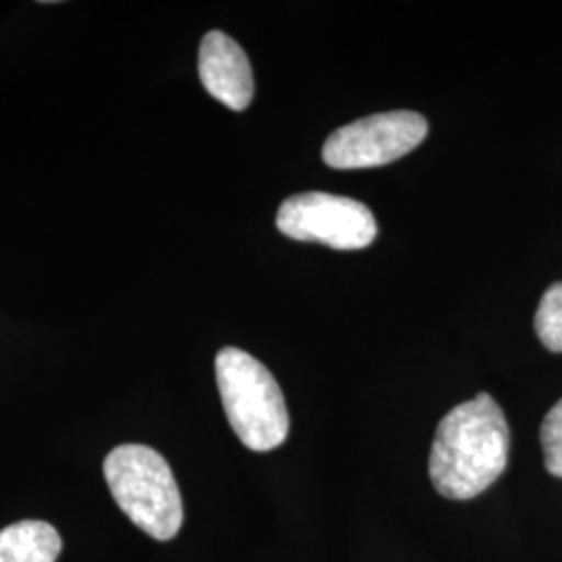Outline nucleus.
Segmentation results:
<instances>
[{"instance_id": "obj_1", "label": "nucleus", "mask_w": 562, "mask_h": 562, "mask_svg": "<svg viewBox=\"0 0 562 562\" xmlns=\"http://www.w3.org/2000/svg\"><path fill=\"white\" fill-rule=\"evenodd\" d=\"M510 431L503 408L490 394L462 402L443 417L429 457V477L450 501L480 496L503 475Z\"/></svg>"}, {"instance_id": "obj_2", "label": "nucleus", "mask_w": 562, "mask_h": 562, "mask_svg": "<svg viewBox=\"0 0 562 562\" xmlns=\"http://www.w3.org/2000/svg\"><path fill=\"white\" fill-rule=\"evenodd\" d=\"M104 480L127 519L159 542L178 536L183 522L180 487L169 462L142 443H123L104 459Z\"/></svg>"}, {"instance_id": "obj_3", "label": "nucleus", "mask_w": 562, "mask_h": 562, "mask_svg": "<svg viewBox=\"0 0 562 562\" xmlns=\"http://www.w3.org/2000/svg\"><path fill=\"white\" fill-rule=\"evenodd\" d=\"M217 385L227 422L240 442L269 452L285 442L290 417L280 383L271 371L240 348H223L215 359Z\"/></svg>"}, {"instance_id": "obj_4", "label": "nucleus", "mask_w": 562, "mask_h": 562, "mask_svg": "<svg viewBox=\"0 0 562 562\" xmlns=\"http://www.w3.org/2000/svg\"><path fill=\"white\" fill-rule=\"evenodd\" d=\"M278 229L292 240L319 241L338 250L367 248L378 223L362 202L327 192H302L281 202Z\"/></svg>"}, {"instance_id": "obj_5", "label": "nucleus", "mask_w": 562, "mask_h": 562, "mask_svg": "<svg viewBox=\"0 0 562 562\" xmlns=\"http://www.w3.org/2000/svg\"><path fill=\"white\" fill-rule=\"evenodd\" d=\"M427 121L413 111H392L352 121L323 144V161L331 169H367L396 161L427 136Z\"/></svg>"}, {"instance_id": "obj_6", "label": "nucleus", "mask_w": 562, "mask_h": 562, "mask_svg": "<svg viewBox=\"0 0 562 562\" xmlns=\"http://www.w3.org/2000/svg\"><path fill=\"white\" fill-rule=\"evenodd\" d=\"M199 74L206 92L232 111H244L255 99L252 67L244 48L220 30L201 42Z\"/></svg>"}, {"instance_id": "obj_7", "label": "nucleus", "mask_w": 562, "mask_h": 562, "mask_svg": "<svg viewBox=\"0 0 562 562\" xmlns=\"http://www.w3.org/2000/svg\"><path fill=\"white\" fill-rule=\"evenodd\" d=\"M60 548L59 531L48 522H13L0 531V562H55Z\"/></svg>"}, {"instance_id": "obj_8", "label": "nucleus", "mask_w": 562, "mask_h": 562, "mask_svg": "<svg viewBox=\"0 0 562 562\" xmlns=\"http://www.w3.org/2000/svg\"><path fill=\"white\" fill-rule=\"evenodd\" d=\"M536 334L552 352H562V281L543 292L536 313Z\"/></svg>"}, {"instance_id": "obj_9", "label": "nucleus", "mask_w": 562, "mask_h": 562, "mask_svg": "<svg viewBox=\"0 0 562 562\" xmlns=\"http://www.w3.org/2000/svg\"><path fill=\"white\" fill-rule=\"evenodd\" d=\"M540 438L548 473L562 480V398L548 411L540 429Z\"/></svg>"}]
</instances>
